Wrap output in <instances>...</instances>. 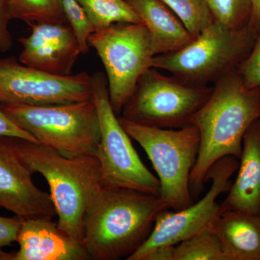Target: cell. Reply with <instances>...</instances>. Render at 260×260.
Instances as JSON below:
<instances>
[{
  "mask_svg": "<svg viewBox=\"0 0 260 260\" xmlns=\"http://www.w3.org/2000/svg\"><path fill=\"white\" fill-rule=\"evenodd\" d=\"M94 31L115 23H141V19L126 0H78Z\"/></svg>",
  "mask_w": 260,
  "mask_h": 260,
  "instance_id": "obj_18",
  "label": "cell"
},
{
  "mask_svg": "<svg viewBox=\"0 0 260 260\" xmlns=\"http://www.w3.org/2000/svg\"><path fill=\"white\" fill-rule=\"evenodd\" d=\"M251 6V15L249 27L254 31H259L260 28V0H248Z\"/></svg>",
  "mask_w": 260,
  "mask_h": 260,
  "instance_id": "obj_29",
  "label": "cell"
},
{
  "mask_svg": "<svg viewBox=\"0 0 260 260\" xmlns=\"http://www.w3.org/2000/svg\"><path fill=\"white\" fill-rule=\"evenodd\" d=\"M17 242L20 246L14 260H88L81 242L65 234L52 218L23 220Z\"/></svg>",
  "mask_w": 260,
  "mask_h": 260,
  "instance_id": "obj_14",
  "label": "cell"
},
{
  "mask_svg": "<svg viewBox=\"0 0 260 260\" xmlns=\"http://www.w3.org/2000/svg\"><path fill=\"white\" fill-rule=\"evenodd\" d=\"M215 20L232 28L249 25L251 6L248 0H205Z\"/></svg>",
  "mask_w": 260,
  "mask_h": 260,
  "instance_id": "obj_22",
  "label": "cell"
},
{
  "mask_svg": "<svg viewBox=\"0 0 260 260\" xmlns=\"http://www.w3.org/2000/svg\"><path fill=\"white\" fill-rule=\"evenodd\" d=\"M13 143L32 174L39 173L47 180L58 226L82 243L84 216L102 188L96 155L67 157L38 142L13 137Z\"/></svg>",
  "mask_w": 260,
  "mask_h": 260,
  "instance_id": "obj_3",
  "label": "cell"
},
{
  "mask_svg": "<svg viewBox=\"0 0 260 260\" xmlns=\"http://www.w3.org/2000/svg\"><path fill=\"white\" fill-rule=\"evenodd\" d=\"M239 159L229 155L215 162L205 181H211L209 191L195 204L180 210L161 212L148 239L127 260H142L152 249L174 246L205 228L211 226L221 214L217 198L229 188V181L238 170Z\"/></svg>",
  "mask_w": 260,
  "mask_h": 260,
  "instance_id": "obj_11",
  "label": "cell"
},
{
  "mask_svg": "<svg viewBox=\"0 0 260 260\" xmlns=\"http://www.w3.org/2000/svg\"><path fill=\"white\" fill-rule=\"evenodd\" d=\"M259 119L260 88H247L237 70L214 84L191 123L200 133L199 153L190 175L193 198L201 193L215 162L229 155L240 158L246 130Z\"/></svg>",
  "mask_w": 260,
  "mask_h": 260,
  "instance_id": "obj_2",
  "label": "cell"
},
{
  "mask_svg": "<svg viewBox=\"0 0 260 260\" xmlns=\"http://www.w3.org/2000/svg\"><path fill=\"white\" fill-rule=\"evenodd\" d=\"M10 20L6 0H0V52H7L13 47V37L9 29Z\"/></svg>",
  "mask_w": 260,
  "mask_h": 260,
  "instance_id": "obj_26",
  "label": "cell"
},
{
  "mask_svg": "<svg viewBox=\"0 0 260 260\" xmlns=\"http://www.w3.org/2000/svg\"><path fill=\"white\" fill-rule=\"evenodd\" d=\"M148 30L154 55L182 49L195 39L160 0H126Z\"/></svg>",
  "mask_w": 260,
  "mask_h": 260,
  "instance_id": "obj_16",
  "label": "cell"
},
{
  "mask_svg": "<svg viewBox=\"0 0 260 260\" xmlns=\"http://www.w3.org/2000/svg\"><path fill=\"white\" fill-rule=\"evenodd\" d=\"M107 73L109 100L116 114L134 91L141 75L153 68L151 42L144 24L115 23L88 38Z\"/></svg>",
  "mask_w": 260,
  "mask_h": 260,
  "instance_id": "obj_9",
  "label": "cell"
},
{
  "mask_svg": "<svg viewBox=\"0 0 260 260\" xmlns=\"http://www.w3.org/2000/svg\"><path fill=\"white\" fill-rule=\"evenodd\" d=\"M212 227L221 242L224 260H260V214L225 211Z\"/></svg>",
  "mask_w": 260,
  "mask_h": 260,
  "instance_id": "obj_17",
  "label": "cell"
},
{
  "mask_svg": "<svg viewBox=\"0 0 260 260\" xmlns=\"http://www.w3.org/2000/svg\"><path fill=\"white\" fill-rule=\"evenodd\" d=\"M194 38L215 21L205 0H160Z\"/></svg>",
  "mask_w": 260,
  "mask_h": 260,
  "instance_id": "obj_21",
  "label": "cell"
},
{
  "mask_svg": "<svg viewBox=\"0 0 260 260\" xmlns=\"http://www.w3.org/2000/svg\"><path fill=\"white\" fill-rule=\"evenodd\" d=\"M31 176L15 151L13 137L0 136V207L23 220L53 218L50 194L38 188Z\"/></svg>",
  "mask_w": 260,
  "mask_h": 260,
  "instance_id": "obj_12",
  "label": "cell"
},
{
  "mask_svg": "<svg viewBox=\"0 0 260 260\" xmlns=\"http://www.w3.org/2000/svg\"><path fill=\"white\" fill-rule=\"evenodd\" d=\"M237 179L220 204L221 213L242 211L260 214V119L246 130Z\"/></svg>",
  "mask_w": 260,
  "mask_h": 260,
  "instance_id": "obj_15",
  "label": "cell"
},
{
  "mask_svg": "<svg viewBox=\"0 0 260 260\" xmlns=\"http://www.w3.org/2000/svg\"><path fill=\"white\" fill-rule=\"evenodd\" d=\"M174 260H224L221 242L212 225L174 245Z\"/></svg>",
  "mask_w": 260,
  "mask_h": 260,
  "instance_id": "obj_20",
  "label": "cell"
},
{
  "mask_svg": "<svg viewBox=\"0 0 260 260\" xmlns=\"http://www.w3.org/2000/svg\"><path fill=\"white\" fill-rule=\"evenodd\" d=\"M16 125L67 157L96 155L100 124L93 99L47 106L0 104Z\"/></svg>",
  "mask_w": 260,
  "mask_h": 260,
  "instance_id": "obj_5",
  "label": "cell"
},
{
  "mask_svg": "<svg viewBox=\"0 0 260 260\" xmlns=\"http://www.w3.org/2000/svg\"><path fill=\"white\" fill-rule=\"evenodd\" d=\"M257 32L249 25L232 28L215 20L186 47L154 56L153 68L189 85L208 86L237 69L250 53Z\"/></svg>",
  "mask_w": 260,
  "mask_h": 260,
  "instance_id": "obj_4",
  "label": "cell"
},
{
  "mask_svg": "<svg viewBox=\"0 0 260 260\" xmlns=\"http://www.w3.org/2000/svg\"><path fill=\"white\" fill-rule=\"evenodd\" d=\"M237 71L247 88H260V28L250 53Z\"/></svg>",
  "mask_w": 260,
  "mask_h": 260,
  "instance_id": "obj_24",
  "label": "cell"
},
{
  "mask_svg": "<svg viewBox=\"0 0 260 260\" xmlns=\"http://www.w3.org/2000/svg\"><path fill=\"white\" fill-rule=\"evenodd\" d=\"M15 252H5L0 249V260H14Z\"/></svg>",
  "mask_w": 260,
  "mask_h": 260,
  "instance_id": "obj_30",
  "label": "cell"
},
{
  "mask_svg": "<svg viewBox=\"0 0 260 260\" xmlns=\"http://www.w3.org/2000/svg\"><path fill=\"white\" fill-rule=\"evenodd\" d=\"M30 27V35L19 39L23 50L18 61L50 74L71 75L81 51L69 23H37Z\"/></svg>",
  "mask_w": 260,
  "mask_h": 260,
  "instance_id": "obj_13",
  "label": "cell"
},
{
  "mask_svg": "<svg viewBox=\"0 0 260 260\" xmlns=\"http://www.w3.org/2000/svg\"><path fill=\"white\" fill-rule=\"evenodd\" d=\"M10 20L30 26L37 23H68L61 0H6Z\"/></svg>",
  "mask_w": 260,
  "mask_h": 260,
  "instance_id": "obj_19",
  "label": "cell"
},
{
  "mask_svg": "<svg viewBox=\"0 0 260 260\" xmlns=\"http://www.w3.org/2000/svg\"><path fill=\"white\" fill-rule=\"evenodd\" d=\"M23 220L16 215L13 218L0 216V249L17 242Z\"/></svg>",
  "mask_w": 260,
  "mask_h": 260,
  "instance_id": "obj_25",
  "label": "cell"
},
{
  "mask_svg": "<svg viewBox=\"0 0 260 260\" xmlns=\"http://www.w3.org/2000/svg\"><path fill=\"white\" fill-rule=\"evenodd\" d=\"M93 99L100 124L96 157L104 188H124L160 197V184L142 161L109 100L107 77L93 75Z\"/></svg>",
  "mask_w": 260,
  "mask_h": 260,
  "instance_id": "obj_7",
  "label": "cell"
},
{
  "mask_svg": "<svg viewBox=\"0 0 260 260\" xmlns=\"http://www.w3.org/2000/svg\"><path fill=\"white\" fill-rule=\"evenodd\" d=\"M213 87L195 86L150 68L140 77L124 104L121 117L161 129L190 125L208 100Z\"/></svg>",
  "mask_w": 260,
  "mask_h": 260,
  "instance_id": "obj_8",
  "label": "cell"
},
{
  "mask_svg": "<svg viewBox=\"0 0 260 260\" xmlns=\"http://www.w3.org/2000/svg\"><path fill=\"white\" fill-rule=\"evenodd\" d=\"M0 136L13 137V138L28 140L30 141L38 142L31 135L16 125L1 109H0Z\"/></svg>",
  "mask_w": 260,
  "mask_h": 260,
  "instance_id": "obj_27",
  "label": "cell"
},
{
  "mask_svg": "<svg viewBox=\"0 0 260 260\" xmlns=\"http://www.w3.org/2000/svg\"><path fill=\"white\" fill-rule=\"evenodd\" d=\"M93 77L87 73L56 75L0 59V104L47 106L93 99Z\"/></svg>",
  "mask_w": 260,
  "mask_h": 260,
  "instance_id": "obj_10",
  "label": "cell"
},
{
  "mask_svg": "<svg viewBox=\"0 0 260 260\" xmlns=\"http://www.w3.org/2000/svg\"><path fill=\"white\" fill-rule=\"evenodd\" d=\"M61 1L68 23L78 39L81 54H87L89 51L88 38L94 32L93 27L78 0Z\"/></svg>",
  "mask_w": 260,
  "mask_h": 260,
  "instance_id": "obj_23",
  "label": "cell"
},
{
  "mask_svg": "<svg viewBox=\"0 0 260 260\" xmlns=\"http://www.w3.org/2000/svg\"><path fill=\"white\" fill-rule=\"evenodd\" d=\"M168 209L160 197L102 187L83 219L82 243L89 259H127L148 239L159 214Z\"/></svg>",
  "mask_w": 260,
  "mask_h": 260,
  "instance_id": "obj_1",
  "label": "cell"
},
{
  "mask_svg": "<svg viewBox=\"0 0 260 260\" xmlns=\"http://www.w3.org/2000/svg\"><path fill=\"white\" fill-rule=\"evenodd\" d=\"M142 260H174V246H160L147 253Z\"/></svg>",
  "mask_w": 260,
  "mask_h": 260,
  "instance_id": "obj_28",
  "label": "cell"
},
{
  "mask_svg": "<svg viewBox=\"0 0 260 260\" xmlns=\"http://www.w3.org/2000/svg\"><path fill=\"white\" fill-rule=\"evenodd\" d=\"M121 125L145 150L160 181V198L170 209L193 204L190 175L200 149V133L190 124L179 129H161L119 118Z\"/></svg>",
  "mask_w": 260,
  "mask_h": 260,
  "instance_id": "obj_6",
  "label": "cell"
}]
</instances>
